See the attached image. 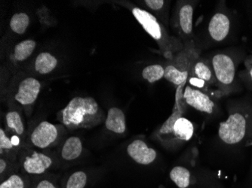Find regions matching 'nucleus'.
<instances>
[{
  "label": "nucleus",
  "mask_w": 252,
  "mask_h": 188,
  "mask_svg": "<svg viewBox=\"0 0 252 188\" xmlns=\"http://www.w3.org/2000/svg\"><path fill=\"white\" fill-rule=\"evenodd\" d=\"M59 119L69 130L91 128L101 122L100 108L93 97H74L59 113Z\"/></svg>",
  "instance_id": "obj_1"
},
{
  "label": "nucleus",
  "mask_w": 252,
  "mask_h": 188,
  "mask_svg": "<svg viewBox=\"0 0 252 188\" xmlns=\"http://www.w3.org/2000/svg\"><path fill=\"white\" fill-rule=\"evenodd\" d=\"M131 12L143 29L159 44L160 48L168 57H172L174 54L185 49L181 39L170 36L152 13L138 7H133Z\"/></svg>",
  "instance_id": "obj_2"
},
{
  "label": "nucleus",
  "mask_w": 252,
  "mask_h": 188,
  "mask_svg": "<svg viewBox=\"0 0 252 188\" xmlns=\"http://www.w3.org/2000/svg\"><path fill=\"white\" fill-rule=\"evenodd\" d=\"M199 57V52L196 47L185 48L172 56L173 62L165 67L164 78L174 85L186 84L195 60Z\"/></svg>",
  "instance_id": "obj_3"
},
{
  "label": "nucleus",
  "mask_w": 252,
  "mask_h": 188,
  "mask_svg": "<svg viewBox=\"0 0 252 188\" xmlns=\"http://www.w3.org/2000/svg\"><path fill=\"white\" fill-rule=\"evenodd\" d=\"M197 1H178L175 13V27L185 48L196 47L193 39V13Z\"/></svg>",
  "instance_id": "obj_4"
},
{
  "label": "nucleus",
  "mask_w": 252,
  "mask_h": 188,
  "mask_svg": "<svg viewBox=\"0 0 252 188\" xmlns=\"http://www.w3.org/2000/svg\"><path fill=\"white\" fill-rule=\"evenodd\" d=\"M247 121L241 113L230 114L227 119L220 122L219 135L224 143L235 145L241 142L246 135Z\"/></svg>",
  "instance_id": "obj_5"
},
{
  "label": "nucleus",
  "mask_w": 252,
  "mask_h": 188,
  "mask_svg": "<svg viewBox=\"0 0 252 188\" xmlns=\"http://www.w3.org/2000/svg\"><path fill=\"white\" fill-rule=\"evenodd\" d=\"M209 61L218 85L223 87L230 85L236 76V67L233 59L229 55L219 53L214 55Z\"/></svg>",
  "instance_id": "obj_6"
},
{
  "label": "nucleus",
  "mask_w": 252,
  "mask_h": 188,
  "mask_svg": "<svg viewBox=\"0 0 252 188\" xmlns=\"http://www.w3.org/2000/svg\"><path fill=\"white\" fill-rule=\"evenodd\" d=\"M183 97L188 106L201 112L212 114L215 109V103L208 94L189 84H186Z\"/></svg>",
  "instance_id": "obj_7"
},
{
  "label": "nucleus",
  "mask_w": 252,
  "mask_h": 188,
  "mask_svg": "<svg viewBox=\"0 0 252 188\" xmlns=\"http://www.w3.org/2000/svg\"><path fill=\"white\" fill-rule=\"evenodd\" d=\"M58 137V127L49 121H42L32 131L31 141L34 146L44 149L53 145Z\"/></svg>",
  "instance_id": "obj_8"
},
{
  "label": "nucleus",
  "mask_w": 252,
  "mask_h": 188,
  "mask_svg": "<svg viewBox=\"0 0 252 188\" xmlns=\"http://www.w3.org/2000/svg\"><path fill=\"white\" fill-rule=\"evenodd\" d=\"M41 84L37 79L27 78L21 81L15 96V100L23 106L32 105L40 93Z\"/></svg>",
  "instance_id": "obj_9"
},
{
  "label": "nucleus",
  "mask_w": 252,
  "mask_h": 188,
  "mask_svg": "<svg viewBox=\"0 0 252 188\" xmlns=\"http://www.w3.org/2000/svg\"><path fill=\"white\" fill-rule=\"evenodd\" d=\"M127 153L133 161L141 165H150L155 161L157 157V151L140 139L134 140L128 145Z\"/></svg>",
  "instance_id": "obj_10"
},
{
  "label": "nucleus",
  "mask_w": 252,
  "mask_h": 188,
  "mask_svg": "<svg viewBox=\"0 0 252 188\" xmlns=\"http://www.w3.org/2000/svg\"><path fill=\"white\" fill-rule=\"evenodd\" d=\"M53 161L50 157L43 153L33 151L32 155L27 156L23 161V169L30 175H42L51 166Z\"/></svg>",
  "instance_id": "obj_11"
},
{
  "label": "nucleus",
  "mask_w": 252,
  "mask_h": 188,
  "mask_svg": "<svg viewBox=\"0 0 252 188\" xmlns=\"http://www.w3.org/2000/svg\"><path fill=\"white\" fill-rule=\"evenodd\" d=\"M230 29V18L223 12H216L209 21L208 32L215 42L224 40L227 37Z\"/></svg>",
  "instance_id": "obj_12"
},
{
  "label": "nucleus",
  "mask_w": 252,
  "mask_h": 188,
  "mask_svg": "<svg viewBox=\"0 0 252 188\" xmlns=\"http://www.w3.org/2000/svg\"><path fill=\"white\" fill-rule=\"evenodd\" d=\"M185 84H181L177 88L173 112L162 124L159 130L160 134L162 135L173 134L174 124H175L177 120L179 119L180 117H183V114L186 112L187 103H185L184 97H183V92H184L183 88L185 87Z\"/></svg>",
  "instance_id": "obj_13"
},
{
  "label": "nucleus",
  "mask_w": 252,
  "mask_h": 188,
  "mask_svg": "<svg viewBox=\"0 0 252 188\" xmlns=\"http://www.w3.org/2000/svg\"><path fill=\"white\" fill-rule=\"evenodd\" d=\"M189 77L199 79L209 86L218 85L210 61L200 56L192 64Z\"/></svg>",
  "instance_id": "obj_14"
},
{
  "label": "nucleus",
  "mask_w": 252,
  "mask_h": 188,
  "mask_svg": "<svg viewBox=\"0 0 252 188\" xmlns=\"http://www.w3.org/2000/svg\"><path fill=\"white\" fill-rule=\"evenodd\" d=\"M105 127L109 131L114 134H124L126 131V119L123 110L117 107L110 108L107 112Z\"/></svg>",
  "instance_id": "obj_15"
},
{
  "label": "nucleus",
  "mask_w": 252,
  "mask_h": 188,
  "mask_svg": "<svg viewBox=\"0 0 252 188\" xmlns=\"http://www.w3.org/2000/svg\"><path fill=\"white\" fill-rule=\"evenodd\" d=\"M83 149V142L79 137H69L62 147V158L65 161H74L82 155Z\"/></svg>",
  "instance_id": "obj_16"
},
{
  "label": "nucleus",
  "mask_w": 252,
  "mask_h": 188,
  "mask_svg": "<svg viewBox=\"0 0 252 188\" xmlns=\"http://www.w3.org/2000/svg\"><path fill=\"white\" fill-rule=\"evenodd\" d=\"M58 66V60L49 52H42L38 55L35 62V69L41 75L52 73Z\"/></svg>",
  "instance_id": "obj_17"
},
{
  "label": "nucleus",
  "mask_w": 252,
  "mask_h": 188,
  "mask_svg": "<svg viewBox=\"0 0 252 188\" xmlns=\"http://www.w3.org/2000/svg\"><path fill=\"white\" fill-rule=\"evenodd\" d=\"M193 132V124L186 117H180L174 124L173 134L178 139L189 141L192 138Z\"/></svg>",
  "instance_id": "obj_18"
},
{
  "label": "nucleus",
  "mask_w": 252,
  "mask_h": 188,
  "mask_svg": "<svg viewBox=\"0 0 252 188\" xmlns=\"http://www.w3.org/2000/svg\"><path fill=\"white\" fill-rule=\"evenodd\" d=\"M5 123L8 130L13 132L15 135L21 136L25 134V124L21 114L18 111H8L5 115Z\"/></svg>",
  "instance_id": "obj_19"
},
{
  "label": "nucleus",
  "mask_w": 252,
  "mask_h": 188,
  "mask_svg": "<svg viewBox=\"0 0 252 188\" xmlns=\"http://www.w3.org/2000/svg\"><path fill=\"white\" fill-rule=\"evenodd\" d=\"M170 179L179 188H187L190 183V172L183 166H175L170 172Z\"/></svg>",
  "instance_id": "obj_20"
},
{
  "label": "nucleus",
  "mask_w": 252,
  "mask_h": 188,
  "mask_svg": "<svg viewBox=\"0 0 252 188\" xmlns=\"http://www.w3.org/2000/svg\"><path fill=\"white\" fill-rule=\"evenodd\" d=\"M36 42L35 41L28 39L23 41L15 45L14 56L18 61H24L31 56L36 49Z\"/></svg>",
  "instance_id": "obj_21"
},
{
  "label": "nucleus",
  "mask_w": 252,
  "mask_h": 188,
  "mask_svg": "<svg viewBox=\"0 0 252 188\" xmlns=\"http://www.w3.org/2000/svg\"><path fill=\"white\" fill-rule=\"evenodd\" d=\"M165 76V67L160 64H153L146 66L142 71V77L149 83L154 84L161 80Z\"/></svg>",
  "instance_id": "obj_22"
},
{
  "label": "nucleus",
  "mask_w": 252,
  "mask_h": 188,
  "mask_svg": "<svg viewBox=\"0 0 252 188\" xmlns=\"http://www.w3.org/2000/svg\"><path fill=\"white\" fill-rule=\"evenodd\" d=\"M30 25V17L26 13H17L10 21V27L15 33L22 35L26 32Z\"/></svg>",
  "instance_id": "obj_23"
},
{
  "label": "nucleus",
  "mask_w": 252,
  "mask_h": 188,
  "mask_svg": "<svg viewBox=\"0 0 252 188\" xmlns=\"http://www.w3.org/2000/svg\"><path fill=\"white\" fill-rule=\"evenodd\" d=\"M88 182V176L83 171L73 172L66 181L65 188H85Z\"/></svg>",
  "instance_id": "obj_24"
},
{
  "label": "nucleus",
  "mask_w": 252,
  "mask_h": 188,
  "mask_svg": "<svg viewBox=\"0 0 252 188\" xmlns=\"http://www.w3.org/2000/svg\"><path fill=\"white\" fill-rule=\"evenodd\" d=\"M28 183L21 175L13 174L10 175L5 180L2 181L0 185V188H27Z\"/></svg>",
  "instance_id": "obj_25"
},
{
  "label": "nucleus",
  "mask_w": 252,
  "mask_h": 188,
  "mask_svg": "<svg viewBox=\"0 0 252 188\" xmlns=\"http://www.w3.org/2000/svg\"><path fill=\"white\" fill-rule=\"evenodd\" d=\"M11 138L7 136L3 129H0V154L3 155L4 150H11L14 148Z\"/></svg>",
  "instance_id": "obj_26"
},
{
  "label": "nucleus",
  "mask_w": 252,
  "mask_h": 188,
  "mask_svg": "<svg viewBox=\"0 0 252 188\" xmlns=\"http://www.w3.org/2000/svg\"><path fill=\"white\" fill-rule=\"evenodd\" d=\"M144 2L147 5V8L155 11L162 10L165 4L164 0H145Z\"/></svg>",
  "instance_id": "obj_27"
},
{
  "label": "nucleus",
  "mask_w": 252,
  "mask_h": 188,
  "mask_svg": "<svg viewBox=\"0 0 252 188\" xmlns=\"http://www.w3.org/2000/svg\"><path fill=\"white\" fill-rule=\"evenodd\" d=\"M57 188L54 183H52V182H50L49 180H47V179H43V180H41L40 182H38L37 185H36V188Z\"/></svg>",
  "instance_id": "obj_28"
},
{
  "label": "nucleus",
  "mask_w": 252,
  "mask_h": 188,
  "mask_svg": "<svg viewBox=\"0 0 252 188\" xmlns=\"http://www.w3.org/2000/svg\"><path fill=\"white\" fill-rule=\"evenodd\" d=\"M7 165H8V164H7L6 161L3 159V158H1V159H0V174H1L2 176L4 172L6 171Z\"/></svg>",
  "instance_id": "obj_29"
},
{
  "label": "nucleus",
  "mask_w": 252,
  "mask_h": 188,
  "mask_svg": "<svg viewBox=\"0 0 252 188\" xmlns=\"http://www.w3.org/2000/svg\"><path fill=\"white\" fill-rule=\"evenodd\" d=\"M249 75H250V78L252 81V66L251 67V69H249Z\"/></svg>",
  "instance_id": "obj_30"
}]
</instances>
